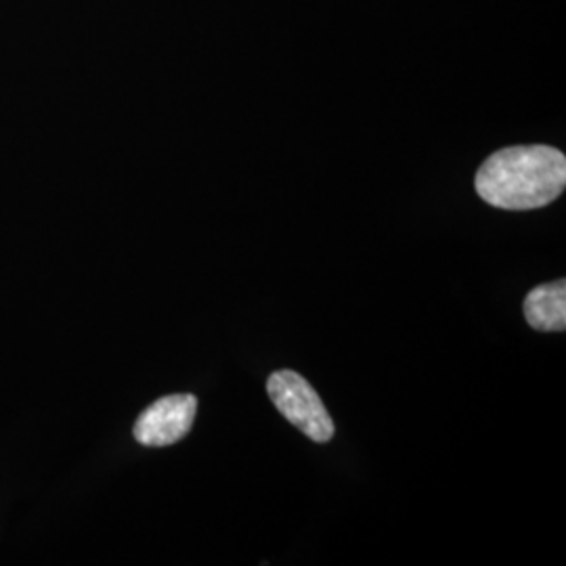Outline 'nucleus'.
Listing matches in <instances>:
<instances>
[{
	"label": "nucleus",
	"mask_w": 566,
	"mask_h": 566,
	"mask_svg": "<svg viewBox=\"0 0 566 566\" xmlns=\"http://www.w3.org/2000/svg\"><path fill=\"white\" fill-rule=\"evenodd\" d=\"M566 158L547 145H518L495 151L476 175V193L502 210H535L565 191Z\"/></svg>",
	"instance_id": "1"
},
{
	"label": "nucleus",
	"mask_w": 566,
	"mask_h": 566,
	"mask_svg": "<svg viewBox=\"0 0 566 566\" xmlns=\"http://www.w3.org/2000/svg\"><path fill=\"white\" fill-rule=\"evenodd\" d=\"M198 399L193 395H168L149 405L137 418L133 434L145 447H168L185 439L193 426Z\"/></svg>",
	"instance_id": "3"
},
{
	"label": "nucleus",
	"mask_w": 566,
	"mask_h": 566,
	"mask_svg": "<svg viewBox=\"0 0 566 566\" xmlns=\"http://www.w3.org/2000/svg\"><path fill=\"white\" fill-rule=\"evenodd\" d=\"M526 322L537 332H565L566 329V282L537 285L528 292L523 303Z\"/></svg>",
	"instance_id": "4"
},
{
	"label": "nucleus",
	"mask_w": 566,
	"mask_h": 566,
	"mask_svg": "<svg viewBox=\"0 0 566 566\" xmlns=\"http://www.w3.org/2000/svg\"><path fill=\"white\" fill-rule=\"evenodd\" d=\"M266 392L283 418L290 424L296 426L311 441L327 443L334 437L336 426L332 416L327 413L317 390L308 385L301 374L292 369L271 374L266 382Z\"/></svg>",
	"instance_id": "2"
}]
</instances>
